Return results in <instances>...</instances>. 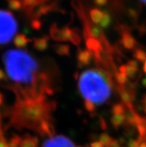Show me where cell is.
Listing matches in <instances>:
<instances>
[{
    "label": "cell",
    "mask_w": 146,
    "mask_h": 147,
    "mask_svg": "<svg viewBox=\"0 0 146 147\" xmlns=\"http://www.w3.org/2000/svg\"><path fill=\"white\" fill-rule=\"evenodd\" d=\"M7 76L16 84L14 91L22 98L37 99L44 94L52 95L48 86V76L40 72V64L29 53L21 49H10L2 56Z\"/></svg>",
    "instance_id": "1"
},
{
    "label": "cell",
    "mask_w": 146,
    "mask_h": 147,
    "mask_svg": "<svg viewBox=\"0 0 146 147\" xmlns=\"http://www.w3.org/2000/svg\"><path fill=\"white\" fill-rule=\"evenodd\" d=\"M52 103H48L45 96L37 99H18L12 112V123L20 126L37 131L41 122L50 119Z\"/></svg>",
    "instance_id": "2"
},
{
    "label": "cell",
    "mask_w": 146,
    "mask_h": 147,
    "mask_svg": "<svg viewBox=\"0 0 146 147\" xmlns=\"http://www.w3.org/2000/svg\"><path fill=\"white\" fill-rule=\"evenodd\" d=\"M78 86L85 100L94 105L106 102L111 96V78L102 69L91 68L83 71L78 78Z\"/></svg>",
    "instance_id": "3"
},
{
    "label": "cell",
    "mask_w": 146,
    "mask_h": 147,
    "mask_svg": "<svg viewBox=\"0 0 146 147\" xmlns=\"http://www.w3.org/2000/svg\"><path fill=\"white\" fill-rule=\"evenodd\" d=\"M18 24L13 13L0 9V45L9 43L16 37Z\"/></svg>",
    "instance_id": "4"
},
{
    "label": "cell",
    "mask_w": 146,
    "mask_h": 147,
    "mask_svg": "<svg viewBox=\"0 0 146 147\" xmlns=\"http://www.w3.org/2000/svg\"><path fill=\"white\" fill-rule=\"evenodd\" d=\"M75 30L71 29L69 27L59 28L54 24L50 28V35L52 39L59 42H66L72 40V37L74 35Z\"/></svg>",
    "instance_id": "5"
},
{
    "label": "cell",
    "mask_w": 146,
    "mask_h": 147,
    "mask_svg": "<svg viewBox=\"0 0 146 147\" xmlns=\"http://www.w3.org/2000/svg\"><path fill=\"white\" fill-rule=\"evenodd\" d=\"M42 147H75L73 142L63 135H54L43 144Z\"/></svg>",
    "instance_id": "6"
},
{
    "label": "cell",
    "mask_w": 146,
    "mask_h": 147,
    "mask_svg": "<svg viewBox=\"0 0 146 147\" xmlns=\"http://www.w3.org/2000/svg\"><path fill=\"white\" fill-rule=\"evenodd\" d=\"M93 57H94L93 52L89 49H83V50L80 49L77 54V63L78 67L81 68L89 65L93 59Z\"/></svg>",
    "instance_id": "7"
},
{
    "label": "cell",
    "mask_w": 146,
    "mask_h": 147,
    "mask_svg": "<svg viewBox=\"0 0 146 147\" xmlns=\"http://www.w3.org/2000/svg\"><path fill=\"white\" fill-rule=\"evenodd\" d=\"M37 131L42 136L48 135L49 138H52L54 136L55 129L53 125V123L50 121V119H48V120L41 122Z\"/></svg>",
    "instance_id": "8"
},
{
    "label": "cell",
    "mask_w": 146,
    "mask_h": 147,
    "mask_svg": "<svg viewBox=\"0 0 146 147\" xmlns=\"http://www.w3.org/2000/svg\"><path fill=\"white\" fill-rule=\"evenodd\" d=\"M122 43L127 49H132L135 47V40L130 32L124 31L122 34Z\"/></svg>",
    "instance_id": "9"
},
{
    "label": "cell",
    "mask_w": 146,
    "mask_h": 147,
    "mask_svg": "<svg viewBox=\"0 0 146 147\" xmlns=\"http://www.w3.org/2000/svg\"><path fill=\"white\" fill-rule=\"evenodd\" d=\"M48 40L49 39L47 36L36 38V39L34 40V48L37 51L43 52L48 48Z\"/></svg>",
    "instance_id": "10"
},
{
    "label": "cell",
    "mask_w": 146,
    "mask_h": 147,
    "mask_svg": "<svg viewBox=\"0 0 146 147\" xmlns=\"http://www.w3.org/2000/svg\"><path fill=\"white\" fill-rule=\"evenodd\" d=\"M39 144V140L37 137L31 135H26L22 139L20 147H37Z\"/></svg>",
    "instance_id": "11"
},
{
    "label": "cell",
    "mask_w": 146,
    "mask_h": 147,
    "mask_svg": "<svg viewBox=\"0 0 146 147\" xmlns=\"http://www.w3.org/2000/svg\"><path fill=\"white\" fill-rule=\"evenodd\" d=\"M31 40H29L26 37L24 34H19L13 39V43L18 49H22L23 47H26L29 42H31Z\"/></svg>",
    "instance_id": "12"
},
{
    "label": "cell",
    "mask_w": 146,
    "mask_h": 147,
    "mask_svg": "<svg viewBox=\"0 0 146 147\" xmlns=\"http://www.w3.org/2000/svg\"><path fill=\"white\" fill-rule=\"evenodd\" d=\"M53 48L56 53L61 56H68L70 52V47L68 44L58 43L54 45Z\"/></svg>",
    "instance_id": "13"
},
{
    "label": "cell",
    "mask_w": 146,
    "mask_h": 147,
    "mask_svg": "<svg viewBox=\"0 0 146 147\" xmlns=\"http://www.w3.org/2000/svg\"><path fill=\"white\" fill-rule=\"evenodd\" d=\"M89 16L95 24H98L101 22L102 18H103V11L101 10L98 9V8H94L92 9L89 12Z\"/></svg>",
    "instance_id": "14"
},
{
    "label": "cell",
    "mask_w": 146,
    "mask_h": 147,
    "mask_svg": "<svg viewBox=\"0 0 146 147\" xmlns=\"http://www.w3.org/2000/svg\"><path fill=\"white\" fill-rule=\"evenodd\" d=\"M119 92H120V96L121 99H122V102L127 105L129 106L131 105V102L133 100V97H132L131 93L130 92L127 91L124 88H121L119 89Z\"/></svg>",
    "instance_id": "15"
},
{
    "label": "cell",
    "mask_w": 146,
    "mask_h": 147,
    "mask_svg": "<svg viewBox=\"0 0 146 147\" xmlns=\"http://www.w3.org/2000/svg\"><path fill=\"white\" fill-rule=\"evenodd\" d=\"M112 22L111 16L107 11H103V18L99 23V26L102 28H107L110 26Z\"/></svg>",
    "instance_id": "16"
},
{
    "label": "cell",
    "mask_w": 146,
    "mask_h": 147,
    "mask_svg": "<svg viewBox=\"0 0 146 147\" xmlns=\"http://www.w3.org/2000/svg\"><path fill=\"white\" fill-rule=\"evenodd\" d=\"M126 120L125 116L124 114H121V115H113V117H111V123L113 124V125L116 128L121 126V125L124 123Z\"/></svg>",
    "instance_id": "17"
},
{
    "label": "cell",
    "mask_w": 146,
    "mask_h": 147,
    "mask_svg": "<svg viewBox=\"0 0 146 147\" xmlns=\"http://www.w3.org/2000/svg\"><path fill=\"white\" fill-rule=\"evenodd\" d=\"M133 58H136L139 61L145 62L146 61V52L141 49H137L133 52Z\"/></svg>",
    "instance_id": "18"
},
{
    "label": "cell",
    "mask_w": 146,
    "mask_h": 147,
    "mask_svg": "<svg viewBox=\"0 0 146 147\" xmlns=\"http://www.w3.org/2000/svg\"><path fill=\"white\" fill-rule=\"evenodd\" d=\"M112 112L113 115H121L125 114V107L122 104H116L112 108Z\"/></svg>",
    "instance_id": "19"
},
{
    "label": "cell",
    "mask_w": 146,
    "mask_h": 147,
    "mask_svg": "<svg viewBox=\"0 0 146 147\" xmlns=\"http://www.w3.org/2000/svg\"><path fill=\"white\" fill-rule=\"evenodd\" d=\"M113 139L110 138L109 134L107 133H103L100 135L99 137V141L103 144L104 146H108L110 145L111 142H112Z\"/></svg>",
    "instance_id": "20"
},
{
    "label": "cell",
    "mask_w": 146,
    "mask_h": 147,
    "mask_svg": "<svg viewBox=\"0 0 146 147\" xmlns=\"http://www.w3.org/2000/svg\"><path fill=\"white\" fill-rule=\"evenodd\" d=\"M137 71H138V69H136L134 67H131V66L127 65L125 74L128 78H131V79H133V78H135L136 76H137Z\"/></svg>",
    "instance_id": "21"
},
{
    "label": "cell",
    "mask_w": 146,
    "mask_h": 147,
    "mask_svg": "<svg viewBox=\"0 0 146 147\" xmlns=\"http://www.w3.org/2000/svg\"><path fill=\"white\" fill-rule=\"evenodd\" d=\"M22 138L19 135H14L11 138L8 144H9L10 147H20L21 143H22Z\"/></svg>",
    "instance_id": "22"
},
{
    "label": "cell",
    "mask_w": 146,
    "mask_h": 147,
    "mask_svg": "<svg viewBox=\"0 0 146 147\" xmlns=\"http://www.w3.org/2000/svg\"><path fill=\"white\" fill-rule=\"evenodd\" d=\"M9 7L12 10H20L22 7V4L20 0H9Z\"/></svg>",
    "instance_id": "23"
},
{
    "label": "cell",
    "mask_w": 146,
    "mask_h": 147,
    "mask_svg": "<svg viewBox=\"0 0 146 147\" xmlns=\"http://www.w3.org/2000/svg\"><path fill=\"white\" fill-rule=\"evenodd\" d=\"M127 76L124 73H122L120 72L116 73V81L118 82V84H120L121 85L125 84L126 82H127Z\"/></svg>",
    "instance_id": "24"
},
{
    "label": "cell",
    "mask_w": 146,
    "mask_h": 147,
    "mask_svg": "<svg viewBox=\"0 0 146 147\" xmlns=\"http://www.w3.org/2000/svg\"><path fill=\"white\" fill-rule=\"evenodd\" d=\"M84 108L86 110L89 112H93L95 111V105L88 100H84Z\"/></svg>",
    "instance_id": "25"
},
{
    "label": "cell",
    "mask_w": 146,
    "mask_h": 147,
    "mask_svg": "<svg viewBox=\"0 0 146 147\" xmlns=\"http://www.w3.org/2000/svg\"><path fill=\"white\" fill-rule=\"evenodd\" d=\"M32 28H34L35 30L40 29L41 26H42V23L39 20H34L32 22Z\"/></svg>",
    "instance_id": "26"
},
{
    "label": "cell",
    "mask_w": 146,
    "mask_h": 147,
    "mask_svg": "<svg viewBox=\"0 0 146 147\" xmlns=\"http://www.w3.org/2000/svg\"><path fill=\"white\" fill-rule=\"evenodd\" d=\"M140 143L137 140H130L128 143V147H139Z\"/></svg>",
    "instance_id": "27"
},
{
    "label": "cell",
    "mask_w": 146,
    "mask_h": 147,
    "mask_svg": "<svg viewBox=\"0 0 146 147\" xmlns=\"http://www.w3.org/2000/svg\"><path fill=\"white\" fill-rule=\"evenodd\" d=\"M108 0H94L95 4L98 6H104L107 5Z\"/></svg>",
    "instance_id": "28"
},
{
    "label": "cell",
    "mask_w": 146,
    "mask_h": 147,
    "mask_svg": "<svg viewBox=\"0 0 146 147\" xmlns=\"http://www.w3.org/2000/svg\"><path fill=\"white\" fill-rule=\"evenodd\" d=\"M0 147H10L9 144L5 140L3 137L0 138Z\"/></svg>",
    "instance_id": "29"
},
{
    "label": "cell",
    "mask_w": 146,
    "mask_h": 147,
    "mask_svg": "<svg viewBox=\"0 0 146 147\" xmlns=\"http://www.w3.org/2000/svg\"><path fill=\"white\" fill-rule=\"evenodd\" d=\"M128 65L131 66V67H134L136 69H138V66H139V64H138V62H137V61H135V60H131V61H129L128 62Z\"/></svg>",
    "instance_id": "30"
},
{
    "label": "cell",
    "mask_w": 146,
    "mask_h": 147,
    "mask_svg": "<svg viewBox=\"0 0 146 147\" xmlns=\"http://www.w3.org/2000/svg\"><path fill=\"white\" fill-rule=\"evenodd\" d=\"M90 147H104V146L100 141H94L91 143Z\"/></svg>",
    "instance_id": "31"
},
{
    "label": "cell",
    "mask_w": 146,
    "mask_h": 147,
    "mask_svg": "<svg viewBox=\"0 0 146 147\" xmlns=\"http://www.w3.org/2000/svg\"><path fill=\"white\" fill-rule=\"evenodd\" d=\"M107 147H119V143H118V140H113Z\"/></svg>",
    "instance_id": "32"
},
{
    "label": "cell",
    "mask_w": 146,
    "mask_h": 147,
    "mask_svg": "<svg viewBox=\"0 0 146 147\" xmlns=\"http://www.w3.org/2000/svg\"><path fill=\"white\" fill-rule=\"evenodd\" d=\"M5 78H6L5 73H4L3 70H2V69H0V81L5 80Z\"/></svg>",
    "instance_id": "33"
},
{
    "label": "cell",
    "mask_w": 146,
    "mask_h": 147,
    "mask_svg": "<svg viewBox=\"0 0 146 147\" xmlns=\"http://www.w3.org/2000/svg\"><path fill=\"white\" fill-rule=\"evenodd\" d=\"M101 127H102L103 129H106L107 128V124L105 123V121L103 119H102V123H101Z\"/></svg>",
    "instance_id": "34"
},
{
    "label": "cell",
    "mask_w": 146,
    "mask_h": 147,
    "mask_svg": "<svg viewBox=\"0 0 146 147\" xmlns=\"http://www.w3.org/2000/svg\"><path fill=\"white\" fill-rule=\"evenodd\" d=\"M143 105H146V95H145L143 98Z\"/></svg>",
    "instance_id": "35"
},
{
    "label": "cell",
    "mask_w": 146,
    "mask_h": 147,
    "mask_svg": "<svg viewBox=\"0 0 146 147\" xmlns=\"http://www.w3.org/2000/svg\"><path fill=\"white\" fill-rule=\"evenodd\" d=\"M142 84H143V85L144 86V87L146 88V77L143 79V81H142Z\"/></svg>",
    "instance_id": "36"
},
{
    "label": "cell",
    "mask_w": 146,
    "mask_h": 147,
    "mask_svg": "<svg viewBox=\"0 0 146 147\" xmlns=\"http://www.w3.org/2000/svg\"><path fill=\"white\" fill-rule=\"evenodd\" d=\"M139 147H146V142H143V143H141L140 145H139Z\"/></svg>",
    "instance_id": "37"
},
{
    "label": "cell",
    "mask_w": 146,
    "mask_h": 147,
    "mask_svg": "<svg viewBox=\"0 0 146 147\" xmlns=\"http://www.w3.org/2000/svg\"><path fill=\"white\" fill-rule=\"evenodd\" d=\"M143 69H144V72L146 73V61L145 62V64H144V67H143Z\"/></svg>",
    "instance_id": "38"
},
{
    "label": "cell",
    "mask_w": 146,
    "mask_h": 147,
    "mask_svg": "<svg viewBox=\"0 0 146 147\" xmlns=\"http://www.w3.org/2000/svg\"><path fill=\"white\" fill-rule=\"evenodd\" d=\"M143 111H144L145 114H146V105H143Z\"/></svg>",
    "instance_id": "39"
},
{
    "label": "cell",
    "mask_w": 146,
    "mask_h": 147,
    "mask_svg": "<svg viewBox=\"0 0 146 147\" xmlns=\"http://www.w3.org/2000/svg\"><path fill=\"white\" fill-rule=\"evenodd\" d=\"M2 102V96L1 95V93H0V105H1Z\"/></svg>",
    "instance_id": "40"
},
{
    "label": "cell",
    "mask_w": 146,
    "mask_h": 147,
    "mask_svg": "<svg viewBox=\"0 0 146 147\" xmlns=\"http://www.w3.org/2000/svg\"><path fill=\"white\" fill-rule=\"evenodd\" d=\"M139 1H140L141 2H143V4H145L146 5V0H139Z\"/></svg>",
    "instance_id": "41"
},
{
    "label": "cell",
    "mask_w": 146,
    "mask_h": 147,
    "mask_svg": "<svg viewBox=\"0 0 146 147\" xmlns=\"http://www.w3.org/2000/svg\"><path fill=\"white\" fill-rule=\"evenodd\" d=\"M1 134H2V133H1V130H0V137H1Z\"/></svg>",
    "instance_id": "42"
},
{
    "label": "cell",
    "mask_w": 146,
    "mask_h": 147,
    "mask_svg": "<svg viewBox=\"0 0 146 147\" xmlns=\"http://www.w3.org/2000/svg\"><path fill=\"white\" fill-rule=\"evenodd\" d=\"M8 1H9V0H8ZM20 1H22V0H20Z\"/></svg>",
    "instance_id": "43"
},
{
    "label": "cell",
    "mask_w": 146,
    "mask_h": 147,
    "mask_svg": "<svg viewBox=\"0 0 146 147\" xmlns=\"http://www.w3.org/2000/svg\"><path fill=\"white\" fill-rule=\"evenodd\" d=\"M78 147H82V146H78Z\"/></svg>",
    "instance_id": "44"
}]
</instances>
